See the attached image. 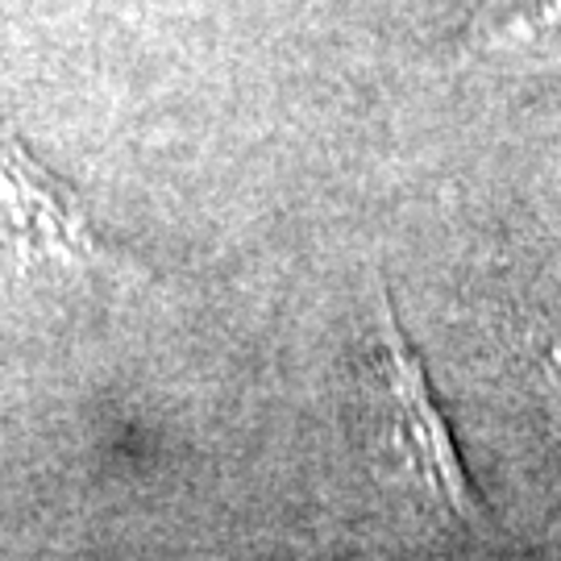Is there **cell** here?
Segmentation results:
<instances>
[{
    "instance_id": "3957f363",
    "label": "cell",
    "mask_w": 561,
    "mask_h": 561,
    "mask_svg": "<svg viewBox=\"0 0 561 561\" xmlns=\"http://www.w3.org/2000/svg\"><path fill=\"white\" fill-rule=\"evenodd\" d=\"M466 46L482 59H553L561 55V0H479Z\"/></svg>"
},
{
    "instance_id": "6da1fadb",
    "label": "cell",
    "mask_w": 561,
    "mask_h": 561,
    "mask_svg": "<svg viewBox=\"0 0 561 561\" xmlns=\"http://www.w3.org/2000/svg\"><path fill=\"white\" fill-rule=\"evenodd\" d=\"M362 437L382 479L442 524H482L486 503L470 482L421 354L396 321L387 287L375 291L370 333L358 358Z\"/></svg>"
},
{
    "instance_id": "7a4b0ae2",
    "label": "cell",
    "mask_w": 561,
    "mask_h": 561,
    "mask_svg": "<svg viewBox=\"0 0 561 561\" xmlns=\"http://www.w3.org/2000/svg\"><path fill=\"white\" fill-rule=\"evenodd\" d=\"M83 204L25 154L0 125V275H88L113 271Z\"/></svg>"
},
{
    "instance_id": "277c9868",
    "label": "cell",
    "mask_w": 561,
    "mask_h": 561,
    "mask_svg": "<svg viewBox=\"0 0 561 561\" xmlns=\"http://www.w3.org/2000/svg\"><path fill=\"white\" fill-rule=\"evenodd\" d=\"M524 366H528L533 396L549 416V428L561 437V333L533 329L528 345H524Z\"/></svg>"
}]
</instances>
